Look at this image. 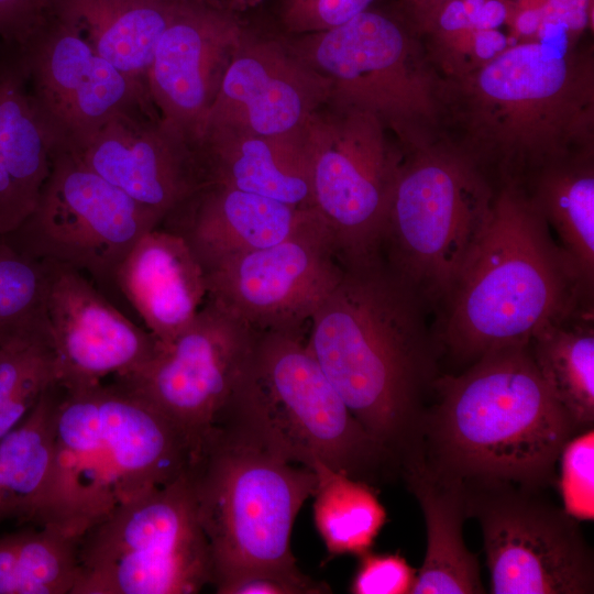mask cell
I'll use <instances>...</instances> for the list:
<instances>
[{
  "label": "cell",
  "mask_w": 594,
  "mask_h": 594,
  "mask_svg": "<svg viewBox=\"0 0 594 594\" xmlns=\"http://www.w3.org/2000/svg\"><path fill=\"white\" fill-rule=\"evenodd\" d=\"M428 306L380 261L343 270L310 317L306 345L396 468L422 450L440 350Z\"/></svg>",
  "instance_id": "1"
},
{
  "label": "cell",
  "mask_w": 594,
  "mask_h": 594,
  "mask_svg": "<svg viewBox=\"0 0 594 594\" xmlns=\"http://www.w3.org/2000/svg\"><path fill=\"white\" fill-rule=\"evenodd\" d=\"M79 537L58 525L0 534V594H72Z\"/></svg>",
  "instance_id": "31"
},
{
  "label": "cell",
  "mask_w": 594,
  "mask_h": 594,
  "mask_svg": "<svg viewBox=\"0 0 594 594\" xmlns=\"http://www.w3.org/2000/svg\"><path fill=\"white\" fill-rule=\"evenodd\" d=\"M314 518L331 556H360L373 546L386 522L385 508L369 483L330 469L316 473Z\"/></svg>",
  "instance_id": "32"
},
{
  "label": "cell",
  "mask_w": 594,
  "mask_h": 594,
  "mask_svg": "<svg viewBox=\"0 0 594 594\" xmlns=\"http://www.w3.org/2000/svg\"><path fill=\"white\" fill-rule=\"evenodd\" d=\"M74 153L161 222L208 185L201 151L156 111L120 114Z\"/></svg>",
  "instance_id": "19"
},
{
  "label": "cell",
  "mask_w": 594,
  "mask_h": 594,
  "mask_svg": "<svg viewBox=\"0 0 594 594\" xmlns=\"http://www.w3.org/2000/svg\"><path fill=\"white\" fill-rule=\"evenodd\" d=\"M330 592V587L324 583L315 581L297 570L243 576L229 583L219 594H320Z\"/></svg>",
  "instance_id": "38"
},
{
  "label": "cell",
  "mask_w": 594,
  "mask_h": 594,
  "mask_svg": "<svg viewBox=\"0 0 594 594\" xmlns=\"http://www.w3.org/2000/svg\"><path fill=\"white\" fill-rule=\"evenodd\" d=\"M160 223L74 153L57 147L33 211L2 239L33 258L113 279L134 243Z\"/></svg>",
  "instance_id": "13"
},
{
  "label": "cell",
  "mask_w": 594,
  "mask_h": 594,
  "mask_svg": "<svg viewBox=\"0 0 594 594\" xmlns=\"http://www.w3.org/2000/svg\"><path fill=\"white\" fill-rule=\"evenodd\" d=\"M505 0H451L420 34L428 57L443 79L461 78L514 44Z\"/></svg>",
  "instance_id": "30"
},
{
  "label": "cell",
  "mask_w": 594,
  "mask_h": 594,
  "mask_svg": "<svg viewBox=\"0 0 594 594\" xmlns=\"http://www.w3.org/2000/svg\"><path fill=\"white\" fill-rule=\"evenodd\" d=\"M46 263V319L61 388L125 376L155 355L160 346L155 337L108 302L80 272Z\"/></svg>",
  "instance_id": "18"
},
{
  "label": "cell",
  "mask_w": 594,
  "mask_h": 594,
  "mask_svg": "<svg viewBox=\"0 0 594 594\" xmlns=\"http://www.w3.org/2000/svg\"><path fill=\"white\" fill-rule=\"evenodd\" d=\"M256 330L210 298L191 322L140 370L114 382L140 395L183 432L191 453L229 402Z\"/></svg>",
  "instance_id": "15"
},
{
  "label": "cell",
  "mask_w": 594,
  "mask_h": 594,
  "mask_svg": "<svg viewBox=\"0 0 594 594\" xmlns=\"http://www.w3.org/2000/svg\"><path fill=\"white\" fill-rule=\"evenodd\" d=\"M426 410L422 450L462 480L556 484L564 446L580 432L542 380L529 343L485 353L459 375H439Z\"/></svg>",
  "instance_id": "3"
},
{
  "label": "cell",
  "mask_w": 594,
  "mask_h": 594,
  "mask_svg": "<svg viewBox=\"0 0 594 594\" xmlns=\"http://www.w3.org/2000/svg\"><path fill=\"white\" fill-rule=\"evenodd\" d=\"M47 263L25 255L0 238V342L48 330Z\"/></svg>",
  "instance_id": "34"
},
{
  "label": "cell",
  "mask_w": 594,
  "mask_h": 594,
  "mask_svg": "<svg viewBox=\"0 0 594 594\" xmlns=\"http://www.w3.org/2000/svg\"><path fill=\"white\" fill-rule=\"evenodd\" d=\"M187 234L183 235L204 270L228 257L273 245L293 233L315 210L209 184L194 198Z\"/></svg>",
  "instance_id": "26"
},
{
  "label": "cell",
  "mask_w": 594,
  "mask_h": 594,
  "mask_svg": "<svg viewBox=\"0 0 594 594\" xmlns=\"http://www.w3.org/2000/svg\"><path fill=\"white\" fill-rule=\"evenodd\" d=\"M113 280L161 345L191 322L207 294L205 270L187 240L156 228L134 243Z\"/></svg>",
  "instance_id": "21"
},
{
  "label": "cell",
  "mask_w": 594,
  "mask_h": 594,
  "mask_svg": "<svg viewBox=\"0 0 594 594\" xmlns=\"http://www.w3.org/2000/svg\"><path fill=\"white\" fill-rule=\"evenodd\" d=\"M330 85V101L375 113L405 150L443 135V78L403 13L367 9L283 40Z\"/></svg>",
  "instance_id": "9"
},
{
  "label": "cell",
  "mask_w": 594,
  "mask_h": 594,
  "mask_svg": "<svg viewBox=\"0 0 594 594\" xmlns=\"http://www.w3.org/2000/svg\"><path fill=\"white\" fill-rule=\"evenodd\" d=\"M261 1L262 0H227V8L232 12L235 10H245L254 7Z\"/></svg>",
  "instance_id": "42"
},
{
  "label": "cell",
  "mask_w": 594,
  "mask_h": 594,
  "mask_svg": "<svg viewBox=\"0 0 594 594\" xmlns=\"http://www.w3.org/2000/svg\"><path fill=\"white\" fill-rule=\"evenodd\" d=\"M586 293H594V150L536 172L524 185Z\"/></svg>",
  "instance_id": "28"
},
{
  "label": "cell",
  "mask_w": 594,
  "mask_h": 594,
  "mask_svg": "<svg viewBox=\"0 0 594 594\" xmlns=\"http://www.w3.org/2000/svg\"><path fill=\"white\" fill-rule=\"evenodd\" d=\"M16 47L33 106L59 148L77 150L120 114L156 111L146 86L101 57L74 24L51 11Z\"/></svg>",
  "instance_id": "14"
},
{
  "label": "cell",
  "mask_w": 594,
  "mask_h": 594,
  "mask_svg": "<svg viewBox=\"0 0 594 594\" xmlns=\"http://www.w3.org/2000/svg\"><path fill=\"white\" fill-rule=\"evenodd\" d=\"M468 518L483 535L494 594H590L594 556L580 520L540 488L501 480H463Z\"/></svg>",
  "instance_id": "12"
},
{
  "label": "cell",
  "mask_w": 594,
  "mask_h": 594,
  "mask_svg": "<svg viewBox=\"0 0 594 594\" xmlns=\"http://www.w3.org/2000/svg\"><path fill=\"white\" fill-rule=\"evenodd\" d=\"M592 0H547L540 42H549L553 34L558 37L554 31H559L570 45H575L576 37L592 24Z\"/></svg>",
  "instance_id": "39"
},
{
  "label": "cell",
  "mask_w": 594,
  "mask_h": 594,
  "mask_svg": "<svg viewBox=\"0 0 594 594\" xmlns=\"http://www.w3.org/2000/svg\"><path fill=\"white\" fill-rule=\"evenodd\" d=\"M375 113L328 100L302 129L312 208L345 267L378 262L405 156Z\"/></svg>",
  "instance_id": "11"
},
{
  "label": "cell",
  "mask_w": 594,
  "mask_h": 594,
  "mask_svg": "<svg viewBox=\"0 0 594 594\" xmlns=\"http://www.w3.org/2000/svg\"><path fill=\"white\" fill-rule=\"evenodd\" d=\"M61 392L58 385L46 391L0 439V525H58L76 531L58 487L55 413Z\"/></svg>",
  "instance_id": "24"
},
{
  "label": "cell",
  "mask_w": 594,
  "mask_h": 594,
  "mask_svg": "<svg viewBox=\"0 0 594 594\" xmlns=\"http://www.w3.org/2000/svg\"><path fill=\"white\" fill-rule=\"evenodd\" d=\"M594 307L582 301L543 323L529 341L534 362L581 431L594 424Z\"/></svg>",
  "instance_id": "29"
},
{
  "label": "cell",
  "mask_w": 594,
  "mask_h": 594,
  "mask_svg": "<svg viewBox=\"0 0 594 594\" xmlns=\"http://www.w3.org/2000/svg\"><path fill=\"white\" fill-rule=\"evenodd\" d=\"M496 189L481 166L443 135L405 150L382 246L388 249L389 271L428 308L439 309L472 257Z\"/></svg>",
  "instance_id": "8"
},
{
  "label": "cell",
  "mask_w": 594,
  "mask_h": 594,
  "mask_svg": "<svg viewBox=\"0 0 594 594\" xmlns=\"http://www.w3.org/2000/svg\"><path fill=\"white\" fill-rule=\"evenodd\" d=\"M559 487L563 508L578 520L594 518V432L574 436L562 449Z\"/></svg>",
  "instance_id": "35"
},
{
  "label": "cell",
  "mask_w": 594,
  "mask_h": 594,
  "mask_svg": "<svg viewBox=\"0 0 594 594\" xmlns=\"http://www.w3.org/2000/svg\"><path fill=\"white\" fill-rule=\"evenodd\" d=\"M359 565L350 585L353 594H407L414 584L417 571L397 553H373L359 556Z\"/></svg>",
  "instance_id": "37"
},
{
  "label": "cell",
  "mask_w": 594,
  "mask_h": 594,
  "mask_svg": "<svg viewBox=\"0 0 594 594\" xmlns=\"http://www.w3.org/2000/svg\"><path fill=\"white\" fill-rule=\"evenodd\" d=\"M330 92L329 81L283 40L245 32L208 112L202 135L211 129L261 135L300 132L330 99Z\"/></svg>",
  "instance_id": "20"
},
{
  "label": "cell",
  "mask_w": 594,
  "mask_h": 594,
  "mask_svg": "<svg viewBox=\"0 0 594 594\" xmlns=\"http://www.w3.org/2000/svg\"><path fill=\"white\" fill-rule=\"evenodd\" d=\"M183 0H50V11L74 24L94 50L146 86L156 44Z\"/></svg>",
  "instance_id": "27"
},
{
  "label": "cell",
  "mask_w": 594,
  "mask_h": 594,
  "mask_svg": "<svg viewBox=\"0 0 594 594\" xmlns=\"http://www.w3.org/2000/svg\"><path fill=\"white\" fill-rule=\"evenodd\" d=\"M50 12V0H0V43L21 45Z\"/></svg>",
  "instance_id": "40"
},
{
  "label": "cell",
  "mask_w": 594,
  "mask_h": 594,
  "mask_svg": "<svg viewBox=\"0 0 594 594\" xmlns=\"http://www.w3.org/2000/svg\"><path fill=\"white\" fill-rule=\"evenodd\" d=\"M58 385L48 330L0 342V439L15 428L42 395Z\"/></svg>",
  "instance_id": "33"
},
{
  "label": "cell",
  "mask_w": 594,
  "mask_h": 594,
  "mask_svg": "<svg viewBox=\"0 0 594 594\" xmlns=\"http://www.w3.org/2000/svg\"><path fill=\"white\" fill-rule=\"evenodd\" d=\"M376 0H285L282 23L294 35L341 25L366 11Z\"/></svg>",
  "instance_id": "36"
},
{
  "label": "cell",
  "mask_w": 594,
  "mask_h": 594,
  "mask_svg": "<svg viewBox=\"0 0 594 594\" xmlns=\"http://www.w3.org/2000/svg\"><path fill=\"white\" fill-rule=\"evenodd\" d=\"M317 213L284 240L205 271L207 294L254 330H297L342 277Z\"/></svg>",
  "instance_id": "16"
},
{
  "label": "cell",
  "mask_w": 594,
  "mask_h": 594,
  "mask_svg": "<svg viewBox=\"0 0 594 594\" xmlns=\"http://www.w3.org/2000/svg\"><path fill=\"white\" fill-rule=\"evenodd\" d=\"M194 1L205 3V4H209V6L217 7V8L228 9L227 8V0H194Z\"/></svg>",
  "instance_id": "43"
},
{
  "label": "cell",
  "mask_w": 594,
  "mask_h": 594,
  "mask_svg": "<svg viewBox=\"0 0 594 594\" xmlns=\"http://www.w3.org/2000/svg\"><path fill=\"white\" fill-rule=\"evenodd\" d=\"M55 444L59 494L80 535L118 506L174 481L191 457L174 422L117 382L62 388Z\"/></svg>",
  "instance_id": "6"
},
{
  "label": "cell",
  "mask_w": 594,
  "mask_h": 594,
  "mask_svg": "<svg viewBox=\"0 0 594 594\" xmlns=\"http://www.w3.org/2000/svg\"><path fill=\"white\" fill-rule=\"evenodd\" d=\"M245 32L232 11L183 0L156 44L146 74L150 99L161 120L196 145Z\"/></svg>",
  "instance_id": "17"
},
{
  "label": "cell",
  "mask_w": 594,
  "mask_h": 594,
  "mask_svg": "<svg viewBox=\"0 0 594 594\" xmlns=\"http://www.w3.org/2000/svg\"><path fill=\"white\" fill-rule=\"evenodd\" d=\"M213 428L315 473L363 482L395 464L352 415L297 330H265Z\"/></svg>",
  "instance_id": "5"
},
{
  "label": "cell",
  "mask_w": 594,
  "mask_h": 594,
  "mask_svg": "<svg viewBox=\"0 0 594 594\" xmlns=\"http://www.w3.org/2000/svg\"><path fill=\"white\" fill-rule=\"evenodd\" d=\"M199 147L209 184L312 208L310 161L302 130L261 135L211 129L204 133Z\"/></svg>",
  "instance_id": "25"
},
{
  "label": "cell",
  "mask_w": 594,
  "mask_h": 594,
  "mask_svg": "<svg viewBox=\"0 0 594 594\" xmlns=\"http://www.w3.org/2000/svg\"><path fill=\"white\" fill-rule=\"evenodd\" d=\"M399 470L421 508L427 531L425 559L409 593H485L479 561L463 538L464 481L432 466L424 451L404 460Z\"/></svg>",
  "instance_id": "23"
},
{
  "label": "cell",
  "mask_w": 594,
  "mask_h": 594,
  "mask_svg": "<svg viewBox=\"0 0 594 594\" xmlns=\"http://www.w3.org/2000/svg\"><path fill=\"white\" fill-rule=\"evenodd\" d=\"M590 300L526 188L505 183L433 332L440 352L473 363L493 350L528 344L543 323Z\"/></svg>",
  "instance_id": "4"
},
{
  "label": "cell",
  "mask_w": 594,
  "mask_h": 594,
  "mask_svg": "<svg viewBox=\"0 0 594 594\" xmlns=\"http://www.w3.org/2000/svg\"><path fill=\"white\" fill-rule=\"evenodd\" d=\"M187 472L209 543L217 593L248 575L299 570L290 549L295 519L318 476L215 428Z\"/></svg>",
  "instance_id": "7"
},
{
  "label": "cell",
  "mask_w": 594,
  "mask_h": 594,
  "mask_svg": "<svg viewBox=\"0 0 594 594\" xmlns=\"http://www.w3.org/2000/svg\"><path fill=\"white\" fill-rule=\"evenodd\" d=\"M56 148L33 106L19 48L0 43V238L33 211Z\"/></svg>",
  "instance_id": "22"
},
{
  "label": "cell",
  "mask_w": 594,
  "mask_h": 594,
  "mask_svg": "<svg viewBox=\"0 0 594 594\" xmlns=\"http://www.w3.org/2000/svg\"><path fill=\"white\" fill-rule=\"evenodd\" d=\"M443 81V133L451 127L448 139L497 186H524L543 166L594 150L590 48L519 42Z\"/></svg>",
  "instance_id": "2"
},
{
  "label": "cell",
  "mask_w": 594,
  "mask_h": 594,
  "mask_svg": "<svg viewBox=\"0 0 594 594\" xmlns=\"http://www.w3.org/2000/svg\"><path fill=\"white\" fill-rule=\"evenodd\" d=\"M451 0H400L403 15L421 34L436 13Z\"/></svg>",
  "instance_id": "41"
},
{
  "label": "cell",
  "mask_w": 594,
  "mask_h": 594,
  "mask_svg": "<svg viewBox=\"0 0 594 594\" xmlns=\"http://www.w3.org/2000/svg\"><path fill=\"white\" fill-rule=\"evenodd\" d=\"M212 579L210 548L186 470L80 535L72 594H194Z\"/></svg>",
  "instance_id": "10"
}]
</instances>
